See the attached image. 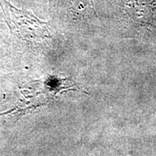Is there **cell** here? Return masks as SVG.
Wrapping results in <instances>:
<instances>
[{"instance_id": "1", "label": "cell", "mask_w": 156, "mask_h": 156, "mask_svg": "<svg viewBox=\"0 0 156 156\" xmlns=\"http://www.w3.org/2000/svg\"><path fill=\"white\" fill-rule=\"evenodd\" d=\"M6 22L12 34L22 38H38L49 34L47 23L24 9H17L7 0H0Z\"/></svg>"}, {"instance_id": "2", "label": "cell", "mask_w": 156, "mask_h": 156, "mask_svg": "<svg viewBox=\"0 0 156 156\" xmlns=\"http://www.w3.org/2000/svg\"><path fill=\"white\" fill-rule=\"evenodd\" d=\"M155 2L152 0H129L126 3L125 11L134 24L156 33V25L153 23Z\"/></svg>"}, {"instance_id": "3", "label": "cell", "mask_w": 156, "mask_h": 156, "mask_svg": "<svg viewBox=\"0 0 156 156\" xmlns=\"http://www.w3.org/2000/svg\"><path fill=\"white\" fill-rule=\"evenodd\" d=\"M70 11L76 20H85L97 17L93 0H73Z\"/></svg>"}, {"instance_id": "4", "label": "cell", "mask_w": 156, "mask_h": 156, "mask_svg": "<svg viewBox=\"0 0 156 156\" xmlns=\"http://www.w3.org/2000/svg\"><path fill=\"white\" fill-rule=\"evenodd\" d=\"M54 1H55V0H49V3H50L51 7V5H53Z\"/></svg>"}]
</instances>
